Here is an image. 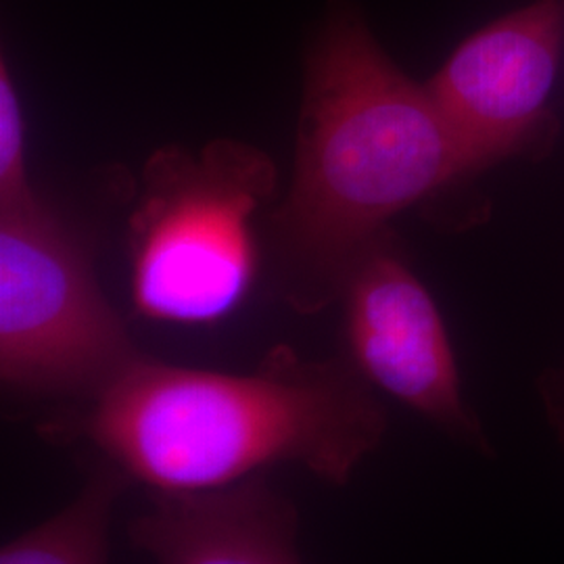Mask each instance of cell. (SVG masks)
<instances>
[{
    "instance_id": "cell-7",
    "label": "cell",
    "mask_w": 564,
    "mask_h": 564,
    "mask_svg": "<svg viewBox=\"0 0 564 564\" xmlns=\"http://www.w3.org/2000/svg\"><path fill=\"white\" fill-rule=\"evenodd\" d=\"M295 505L258 475L191 496H153L130 542L155 564H303Z\"/></svg>"
},
{
    "instance_id": "cell-6",
    "label": "cell",
    "mask_w": 564,
    "mask_h": 564,
    "mask_svg": "<svg viewBox=\"0 0 564 564\" xmlns=\"http://www.w3.org/2000/svg\"><path fill=\"white\" fill-rule=\"evenodd\" d=\"M391 241L387 232L343 286L345 362L372 389L484 449V431L464 402L442 312Z\"/></svg>"
},
{
    "instance_id": "cell-3",
    "label": "cell",
    "mask_w": 564,
    "mask_h": 564,
    "mask_svg": "<svg viewBox=\"0 0 564 564\" xmlns=\"http://www.w3.org/2000/svg\"><path fill=\"white\" fill-rule=\"evenodd\" d=\"M274 181L270 158L242 142L155 153L128 237L137 314L186 326L230 316L256 281L251 220Z\"/></svg>"
},
{
    "instance_id": "cell-1",
    "label": "cell",
    "mask_w": 564,
    "mask_h": 564,
    "mask_svg": "<svg viewBox=\"0 0 564 564\" xmlns=\"http://www.w3.org/2000/svg\"><path fill=\"white\" fill-rule=\"evenodd\" d=\"M84 442L155 496H191L297 464L345 485L387 431L383 403L345 362L274 347L247 375L139 358L101 395L42 426Z\"/></svg>"
},
{
    "instance_id": "cell-8",
    "label": "cell",
    "mask_w": 564,
    "mask_h": 564,
    "mask_svg": "<svg viewBox=\"0 0 564 564\" xmlns=\"http://www.w3.org/2000/svg\"><path fill=\"white\" fill-rule=\"evenodd\" d=\"M130 481L99 463L76 500L0 550V564H109L111 519Z\"/></svg>"
},
{
    "instance_id": "cell-5",
    "label": "cell",
    "mask_w": 564,
    "mask_h": 564,
    "mask_svg": "<svg viewBox=\"0 0 564 564\" xmlns=\"http://www.w3.org/2000/svg\"><path fill=\"white\" fill-rule=\"evenodd\" d=\"M563 46V2L533 0L466 36L426 82L479 174L552 141Z\"/></svg>"
},
{
    "instance_id": "cell-4",
    "label": "cell",
    "mask_w": 564,
    "mask_h": 564,
    "mask_svg": "<svg viewBox=\"0 0 564 564\" xmlns=\"http://www.w3.org/2000/svg\"><path fill=\"white\" fill-rule=\"evenodd\" d=\"M142 358L80 242L41 203L0 212V379L28 400L90 402Z\"/></svg>"
},
{
    "instance_id": "cell-10",
    "label": "cell",
    "mask_w": 564,
    "mask_h": 564,
    "mask_svg": "<svg viewBox=\"0 0 564 564\" xmlns=\"http://www.w3.org/2000/svg\"><path fill=\"white\" fill-rule=\"evenodd\" d=\"M561 2H563V7H564V0H561Z\"/></svg>"
},
{
    "instance_id": "cell-2",
    "label": "cell",
    "mask_w": 564,
    "mask_h": 564,
    "mask_svg": "<svg viewBox=\"0 0 564 564\" xmlns=\"http://www.w3.org/2000/svg\"><path fill=\"white\" fill-rule=\"evenodd\" d=\"M479 174L431 97L339 0L305 59L295 172L274 228L286 303L316 314L405 209Z\"/></svg>"
},
{
    "instance_id": "cell-9",
    "label": "cell",
    "mask_w": 564,
    "mask_h": 564,
    "mask_svg": "<svg viewBox=\"0 0 564 564\" xmlns=\"http://www.w3.org/2000/svg\"><path fill=\"white\" fill-rule=\"evenodd\" d=\"M41 203L28 178L25 118L7 61L0 63V212Z\"/></svg>"
}]
</instances>
